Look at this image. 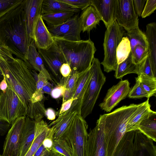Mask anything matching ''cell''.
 I'll return each instance as SVG.
<instances>
[{
  "label": "cell",
  "instance_id": "30",
  "mask_svg": "<svg viewBox=\"0 0 156 156\" xmlns=\"http://www.w3.org/2000/svg\"><path fill=\"white\" fill-rule=\"evenodd\" d=\"M73 12L67 11L41 14L43 20L48 25H58L65 22L75 14Z\"/></svg>",
  "mask_w": 156,
  "mask_h": 156
},
{
  "label": "cell",
  "instance_id": "34",
  "mask_svg": "<svg viewBox=\"0 0 156 156\" xmlns=\"http://www.w3.org/2000/svg\"><path fill=\"white\" fill-rule=\"evenodd\" d=\"M140 82L150 97L156 96V78L151 77L143 73L138 76Z\"/></svg>",
  "mask_w": 156,
  "mask_h": 156
},
{
  "label": "cell",
  "instance_id": "38",
  "mask_svg": "<svg viewBox=\"0 0 156 156\" xmlns=\"http://www.w3.org/2000/svg\"><path fill=\"white\" fill-rule=\"evenodd\" d=\"M134 62L140 64L148 56L147 49L140 45H137L132 53Z\"/></svg>",
  "mask_w": 156,
  "mask_h": 156
},
{
  "label": "cell",
  "instance_id": "40",
  "mask_svg": "<svg viewBox=\"0 0 156 156\" xmlns=\"http://www.w3.org/2000/svg\"><path fill=\"white\" fill-rule=\"evenodd\" d=\"M80 10H83L91 5V0H59Z\"/></svg>",
  "mask_w": 156,
  "mask_h": 156
},
{
  "label": "cell",
  "instance_id": "46",
  "mask_svg": "<svg viewBox=\"0 0 156 156\" xmlns=\"http://www.w3.org/2000/svg\"><path fill=\"white\" fill-rule=\"evenodd\" d=\"M146 1V0H133L134 9L138 16H141Z\"/></svg>",
  "mask_w": 156,
  "mask_h": 156
},
{
  "label": "cell",
  "instance_id": "49",
  "mask_svg": "<svg viewBox=\"0 0 156 156\" xmlns=\"http://www.w3.org/2000/svg\"><path fill=\"white\" fill-rule=\"evenodd\" d=\"M12 54L8 50L0 47V59L8 60L14 58Z\"/></svg>",
  "mask_w": 156,
  "mask_h": 156
},
{
  "label": "cell",
  "instance_id": "22",
  "mask_svg": "<svg viewBox=\"0 0 156 156\" xmlns=\"http://www.w3.org/2000/svg\"><path fill=\"white\" fill-rule=\"evenodd\" d=\"M147 42V50L151 69L156 77V23L147 24L144 34Z\"/></svg>",
  "mask_w": 156,
  "mask_h": 156
},
{
  "label": "cell",
  "instance_id": "32",
  "mask_svg": "<svg viewBox=\"0 0 156 156\" xmlns=\"http://www.w3.org/2000/svg\"><path fill=\"white\" fill-rule=\"evenodd\" d=\"M137 156H156L155 145L146 138H140L138 143Z\"/></svg>",
  "mask_w": 156,
  "mask_h": 156
},
{
  "label": "cell",
  "instance_id": "7",
  "mask_svg": "<svg viewBox=\"0 0 156 156\" xmlns=\"http://www.w3.org/2000/svg\"><path fill=\"white\" fill-rule=\"evenodd\" d=\"M88 125L80 114L74 117L64 138L73 156H85L88 139Z\"/></svg>",
  "mask_w": 156,
  "mask_h": 156
},
{
  "label": "cell",
  "instance_id": "54",
  "mask_svg": "<svg viewBox=\"0 0 156 156\" xmlns=\"http://www.w3.org/2000/svg\"><path fill=\"white\" fill-rule=\"evenodd\" d=\"M48 151L42 144L38 149L33 156H41Z\"/></svg>",
  "mask_w": 156,
  "mask_h": 156
},
{
  "label": "cell",
  "instance_id": "57",
  "mask_svg": "<svg viewBox=\"0 0 156 156\" xmlns=\"http://www.w3.org/2000/svg\"><path fill=\"white\" fill-rule=\"evenodd\" d=\"M57 156H63L62 155L60 154H58L57 155Z\"/></svg>",
  "mask_w": 156,
  "mask_h": 156
},
{
  "label": "cell",
  "instance_id": "43",
  "mask_svg": "<svg viewBox=\"0 0 156 156\" xmlns=\"http://www.w3.org/2000/svg\"><path fill=\"white\" fill-rule=\"evenodd\" d=\"M50 132L44 140L42 144L48 151H51L53 144V133L52 129L50 127Z\"/></svg>",
  "mask_w": 156,
  "mask_h": 156
},
{
  "label": "cell",
  "instance_id": "52",
  "mask_svg": "<svg viewBox=\"0 0 156 156\" xmlns=\"http://www.w3.org/2000/svg\"><path fill=\"white\" fill-rule=\"evenodd\" d=\"M45 115L48 120H52L55 118L56 113L52 108H49L46 109Z\"/></svg>",
  "mask_w": 156,
  "mask_h": 156
},
{
  "label": "cell",
  "instance_id": "11",
  "mask_svg": "<svg viewBox=\"0 0 156 156\" xmlns=\"http://www.w3.org/2000/svg\"><path fill=\"white\" fill-rule=\"evenodd\" d=\"M47 28L53 37L69 41L81 40L80 34L81 31L78 14L74 15L61 24L56 26L48 25Z\"/></svg>",
  "mask_w": 156,
  "mask_h": 156
},
{
  "label": "cell",
  "instance_id": "45",
  "mask_svg": "<svg viewBox=\"0 0 156 156\" xmlns=\"http://www.w3.org/2000/svg\"><path fill=\"white\" fill-rule=\"evenodd\" d=\"M65 90V86L64 85H58L53 88L51 95L54 98H58L61 96H63Z\"/></svg>",
  "mask_w": 156,
  "mask_h": 156
},
{
  "label": "cell",
  "instance_id": "19",
  "mask_svg": "<svg viewBox=\"0 0 156 156\" xmlns=\"http://www.w3.org/2000/svg\"><path fill=\"white\" fill-rule=\"evenodd\" d=\"M91 76L92 72L90 67L80 74L73 97L74 100L68 111L76 112L78 114H80L82 99Z\"/></svg>",
  "mask_w": 156,
  "mask_h": 156
},
{
  "label": "cell",
  "instance_id": "28",
  "mask_svg": "<svg viewBox=\"0 0 156 156\" xmlns=\"http://www.w3.org/2000/svg\"><path fill=\"white\" fill-rule=\"evenodd\" d=\"M137 130L147 138L156 142V112L152 111L139 124Z\"/></svg>",
  "mask_w": 156,
  "mask_h": 156
},
{
  "label": "cell",
  "instance_id": "41",
  "mask_svg": "<svg viewBox=\"0 0 156 156\" xmlns=\"http://www.w3.org/2000/svg\"><path fill=\"white\" fill-rule=\"evenodd\" d=\"M141 73L144 74L151 77H154L148 56L140 64L139 74L138 75Z\"/></svg>",
  "mask_w": 156,
  "mask_h": 156
},
{
  "label": "cell",
  "instance_id": "18",
  "mask_svg": "<svg viewBox=\"0 0 156 156\" xmlns=\"http://www.w3.org/2000/svg\"><path fill=\"white\" fill-rule=\"evenodd\" d=\"M34 41L37 49H46L54 43L53 37L45 25L41 15L34 32Z\"/></svg>",
  "mask_w": 156,
  "mask_h": 156
},
{
  "label": "cell",
  "instance_id": "56",
  "mask_svg": "<svg viewBox=\"0 0 156 156\" xmlns=\"http://www.w3.org/2000/svg\"><path fill=\"white\" fill-rule=\"evenodd\" d=\"M4 79V76L1 69H0V80H2Z\"/></svg>",
  "mask_w": 156,
  "mask_h": 156
},
{
  "label": "cell",
  "instance_id": "31",
  "mask_svg": "<svg viewBox=\"0 0 156 156\" xmlns=\"http://www.w3.org/2000/svg\"><path fill=\"white\" fill-rule=\"evenodd\" d=\"M124 35L128 38L129 40L132 53L137 45H140L147 48L146 37L145 34L140 29L139 27L125 33Z\"/></svg>",
  "mask_w": 156,
  "mask_h": 156
},
{
  "label": "cell",
  "instance_id": "53",
  "mask_svg": "<svg viewBox=\"0 0 156 156\" xmlns=\"http://www.w3.org/2000/svg\"><path fill=\"white\" fill-rule=\"evenodd\" d=\"M53 88L51 84L48 82L43 86L42 88V92L44 94L51 95Z\"/></svg>",
  "mask_w": 156,
  "mask_h": 156
},
{
  "label": "cell",
  "instance_id": "58",
  "mask_svg": "<svg viewBox=\"0 0 156 156\" xmlns=\"http://www.w3.org/2000/svg\"><path fill=\"white\" fill-rule=\"evenodd\" d=\"M1 92H2V91L1 90V89H0V95L1 94Z\"/></svg>",
  "mask_w": 156,
  "mask_h": 156
},
{
  "label": "cell",
  "instance_id": "35",
  "mask_svg": "<svg viewBox=\"0 0 156 156\" xmlns=\"http://www.w3.org/2000/svg\"><path fill=\"white\" fill-rule=\"evenodd\" d=\"M51 151L63 156H73L70 147L64 139L54 140Z\"/></svg>",
  "mask_w": 156,
  "mask_h": 156
},
{
  "label": "cell",
  "instance_id": "3",
  "mask_svg": "<svg viewBox=\"0 0 156 156\" xmlns=\"http://www.w3.org/2000/svg\"><path fill=\"white\" fill-rule=\"evenodd\" d=\"M139 105L123 106L111 113L100 115L98 120L103 128L105 156H114L119 142L126 133L128 122Z\"/></svg>",
  "mask_w": 156,
  "mask_h": 156
},
{
  "label": "cell",
  "instance_id": "16",
  "mask_svg": "<svg viewBox=\"0 0 156 156\" xmlns=\"http://www.w3.org/2000/svg\"><path fill=\"white\" fill-rule=\"evenodd\" d=\"M117 0H91L93 6L107 28L115 20Z\"/></svg>",
  "mask_w": 156,
  "mask_h": 156
},
{
  "label": "cell",
  "instance_id": "59",
  "mask_svg": "<svg viewBox=\"0 0 156 156\" xmlns=\"http://www.w3.org/2000/svg\"><path fill=\"white\" fill-rule=\"evenodd\" d=\"M0 156H2V155L0 154Z\"/></svg>",
  "mask_w": 156,
  "mask_h": 156
},
{
  "label": "cell",
  "instance_id": "25",
  "mask_svg": "<svg viewBox=\"0 0 156 156\" xmlns=\"http://www.w3.org/2000/svg\"><path fill=\"white\" fill-rule=\"evenodd\" d=\"M135 130L126 132L119 142L114 156H137V149L134 145Z\"/></svg>",
  "mask_w": 156,
  "mask_h": 156
},
{
  "label": "cell",
  "instance_id": "42",
  "mask_svg": "<svg viewBox=\"0 0 156 156\" xmlns=\"http://www.w3.org/2000/svg\"><path fill=\"white\" fill-rule=\"evenodd\" d=\"M142 13V18H145L153 13L156 9V0H147Z\"/></svg>",
  "mask_w": 156,
  "mask_h": 156
},
{
  "label": "cell",
  "instance_id": "47",
  "mask_svg": "<svg viewBox=\"0 0 156 156\" xmlns=\"http://www.w3.org/2000/svg\"><path fill=\"white\" fill-rule=\"evenodd\" d=\"M74 100L73 97L62 103L59 110L56 113V115L59 116L64 112L68 111L71 108L72 104Z\"/></svg>",
  "mask_w": 156,
  "mask_h": 156
},
{
  "label": "cell",
  "instance_id": "20",
  "mask_svg": "<svg viewBox=\"0 0 156 156\" xmlns=\"http://www.w3.org/2000/svg\"><path fill=\"white\" fill-rule=\"evenodd\" d=\"M36 122L26 116L21 135L19 156H24L35 137Z\"/></svg>",
  "mask_w": 156,
  "mask_h": 156
},
{
  "label": "cell",
  "instance_id": "26",
  "mask_svg": "<svg viewBox=\"0 0 156 156\" xmlns=\"http://www.w3.org/2000/svg\"><path fill=\"white\" fill-rule=\"evenodd\" d=\"M50 130V127L43 119L36 122L35 137L32 145L24 156H34L49 134Z\"/></svg>",
  "mask_w": 156,
  "mask_h": 156
},
{
  "label": "cell",
  "instance_id": "50",
  "mask_svg": "<svg viewBox=\"0 0 156 156\" xmlns=\"http://www.w3.org/2000/svg\"><path fill=\"white\" fill-rule=\"evenodd\" d=\"M44 98L43 92L35 91L32 96L31 101L32 103H34L44 100Z\"/></svg>",
  "mask_w": 156,
  "mask_h": 156
},
{
  "label": "cell",
  "instance_id": "5",
  "mask_svg": "<svg viewBox=\"0 0 156 156\" xmlns=\"http://www.w3.org/2000/svg\"><path fill=\"white\" fill-rule=\"evenodd\" d=\"M90 68L92 76L82 98L80 112L84 119L92 112L106 78L98 58H94Z\"/></svg>",
  "mask_w": 156,
  "mask_h": 156
},
{
  "label": "cell",
  "instance_id": "55",
  "mask_svg": "<svg viewBox=\"0 0 156 156\" xmlns=\"http://www.w3.org/2000/svg\"><path fill=\"white\" fill-rule=\"evenodd\" d=\"M7 84L4 77L3 80L0 82V89L2 91L5 90L7 87Z\"/></svg>",
  "mask_w": 156,
  "mask_h": 156
},
{
  "label": "cell",
  "instance_id": "8",
  "mask_svg": "<svg viewBox=\"0 0 156 156\" xmlns=\"http://www.w3.org/2000/svg\"><path fill=\"white\" fill-rule=\"evenodd\" d=\"M27 110L17 95L8 86L0 95V120L12 125L18 118L27 115Z\"/></svg>",
  "mask_w": 156,
  "mask_h": 156
},
{
  "label": "cell",
  "instance_id": "36",
  "mask_svg": "<svg viewBox=\"0 0 156 156\" xmlns=\"http://www.w3.org/2000/svg\"><path fill=\"white\" fill-rule=\"evenodd\" d=\"M136 83L128 94L130 98H140L146 97L149 98L150 96L143 88L138 77L135 78Z\"/></svg>",
  "mask_w": 156,
  "mask_h": 156
},
{
  "label": "cell",
  "instance_id": "15",
  "mask_svg": "<svg viewBox=\"0 0 156 156\" xmlns=\"http://www.w3.org/2000/svg\"><path fill=\"white\" fill-rule=\"evenodd\" d=\"M43 0H25L24 10L26 25L30 43L34 41V32L37 21L41 15Z\"/></svg>",
  "mask_w": 156,
  "mask_h": 156
},
{
  "label": "cell",
  "instance_id": "27",
  "mask_svg": "<svg viewBox=\"0 0 156 156\" xmlns=\"http://www.w3.org/2000/svg\"><path fill=\"white\" fill-rule=\"evenodd\" d=\"M80 10L59 0H43L41 5V14L63 12H79Z\"/></svg>",
  "mask_w": 156,
  "mask_h": 156
},
{
  "label": "cell",
  "instance_id": "33",
  "mask_svg": "<svg viewBox=\"0 0 156 156\" xmlns=\"http://www.w3.org/2000/svg\"><path fill=\"white\" fill-rule=\"evenodd\" d=\"M131 51V46L128 38L127 37H123L116 51V57L118 65L128 57Z\"/></svg>",
  "mask_w": 156,
  "mask_h": 156
},
{
  "label": "cell",
  "instance_id": "24",
  "mask_svg": "<svg viewBox=\"0 0 156 156\" xmlns=\"http://www.w3.org/2000/svg\"><path fill=\"white\" fill-rule=\"evenodd\" d=\"M149 98L139 104L127 123L126 132L137 130L140 122L152 111L149 103Z\"/></svg>",
  "mask_w": 156,
  "mask_h": 156
},
{
  "label": "cell",
  "instance_id": "17",
  "mask_svg": "<svg viewBox=\"0 0 156 156\" xmlns=\"http://www.w3.org/2000/svg\"><path fill=\"white\" fill-rule=\"evenodd\" d=\"M77 114L76 112L66 111L58 116L56 119L48 125L52 129L53 140L64 138Z\"/></svg>",
  "mask_w": 156,
  "mask_h": 156
},
{
  "label": "cell",
  "instance_id": "12",
  "mask_svg": "<svg viewBox=\"0 0 156 156\" xmlns=\"http://www.w3.org/2000/svg\"><path fill=\"white\" fill-rule=\"evenodd\" d=\"M26 117L17 118L12 124L4 142L2 156H19L21 135Z\"/></svg>",
  "mask_w": 156,
  "mask_h": 156
},
{
  "label": "cell",
  "instance_id": "14",
  "mask_svg": "<svg viewBox=\"0 0 156 156\" xmlns=\"http://www.w3.org/2000/svg\"><path fill=\"white\" fill-rule=\"evenodd\" d=\"M85 156H105L103 128L98 120L96 126L88 133Z\"/></svg>",
  "mask_w": 156,
  "mask_h": 156
},
{
  "label": "cell",
  "instance_id": "39",
  "mask_svg": "<svg viewBox=\"0 0 156 156\" xmlns=\"http://www.w3.org/2000/svg\"><path fill=\"white\" fill-rule=\"evenodd\" d=\"M22 0H0V18Z\"/></svg>",
  "mask_w": 156,
  "mask_h": 156
},
{
  "label": "cell",
  "instance_id": "48",
  "mask_svg": "<svg viewBox=\"0 0 156 156\" xmlns=\"http://www.w3.org/2000/svg\"><path fill=\"white\" fill-rule=\"evenodd\" d=\"M72 69L69 65L67 63H64L60 68L61 74L64 78L68 76L70 74Z\"/></svg>",
  "mask_w": 156,
  "mask_h": 156
},
{
  "label": "cell",
  "instance_id": "23",
  "mask_svg": "<svg viewBox=\"0 0 156 156\" xmlns=\"http://www.w3.org/2000/svg\"><path fill=\"white\" fill-rule=\"evenodd\" d=\"M79 20L81 31L89 32L99 24L101 19L94 7L90 5L83 10Z\"/></svg>",
  "mask_w": 156,
  "mask_h": 156
},
{
  "label": "cell",
  "instance_id": "51",
  "mask_svg": "<svg viewBox=\"0 0 156 156\" xmlns=\"http://www.w3.org/2000/svg\"><path fill=\"white\" fill-rule=\"evenodd\" d=\"M11 125L7 122L0 120V136L4 135L10 129Z\"/></svg>",
  "mask_w": 156,
  "mask_h": 156
},
{
  "label": "cell",
  "instance_id": "29",
  "mask_svg": "<svg viewBox=\"0 0 156 156\" xmlns=\"http://www.w3.org/2000/svg\"><path fill=\"white\" fill-rule=\"evenodd\" d=\"M139 64H135L133 61V55L130 52L128 57L118 64L115 71L114 76L116 79H122L125 75L134 73L139 74Z\"/></svg>",
  "mask_w": 156,
  "mask_h": 156
},
{
  "label": "cell",
  "instance_id": "44",
  "mask_svg": "<svg viewBox=\"0 0 156 156\" xmlns=\"http://www.w3.org/2000/svg\"><path fill=\"white\" fill-rule=\"evenodd\" d=\"M48 82L47 78L41 72L37 74V80L36 81V88L35 91L42 92L43 86Z\"/></svg>",
  "mask_w": 156,
  "mask_h": 156
},
{
  "label": "cell",
  "instance_id": "10",
  "mask_svg": "<svg viewBox=\"0 0 156 156\" xmlns=\"http://www.w3.org/2000/svg\"><path fill=\"white\" fill-rule=\"evenodd\" d=\"M115 19L118 24L127 32L139 27L138 16L133 0H117Z\"/></svg>",
  "mask_w": 156,
  "mask_h": 156
},
{
  "label": "cell",
  "instance_id": "6",
  "mask_svg": "<svg viewBox=\"0 0 156 156\" xmlns=\"http://www.w3.org/2000/svg\"><path fill=\"white\" fill-rule=\"evenodd\" d=\"M124 29L116 20L113 21L107 28L103 44L104 57L101 64L104 71L107 73L115 71L118 64L116 57L117 47L124 35Z\"/></svg>",
  "mask_w": 156,
  "mask_h": 156
},
{
  "label": "cell",
  "instance_id": "9",
  "mask_svg": "<svg viewBox=\"0 0 156 156\" xmlns=\"http://www.w3.org/2000/svg\"><path fill=\"white\" fill-rule=\"evenodd\" d=\"M45 68L55 87L63 84L64 78L60 73V68L65 63L64 58L57 44H53L46 49H38Z\"/></svg>",
  "mask_w": 156,
  "mask_h": 156
},
{
  "label": "cell",
  "instance_id": "21",
  "mask_svg": "<svg viewBox=\"0 0 156 156\" xmlns=\"http://www.w3.org/2000/svg\"><path fill=\"white\" fill-rule=\"evenodd\" d=\"M33 70L41 72L46 76L48 81L54 84L48 71L46 69L43 60L37 50L34 41L30 44L27 52V60L24 61Z\"/></svg>",
  "mask_w": 156,
  "mask_h": 156
},
{
  "label": "cell",
  "instance_id": "4",
  "mask_svg": "<svg viewBox=\"0 0 156 156\" xmlns=\"http://www.w3.org/2000/svg\"><path fill=\"white\" fill-rule=\"evenodd\" d=\"M64 58L72 71L82 73L90 67L96 51L93 42L90 39L69 41L53 37Z\"/></svg>",
  "mask_w": 156,
  "mask_h": 156
},
{
  "label": "cell",
  "instance_id": "37",
  "mask_svg": "<svg viewBox=\"0 0 156 156\" xmlns=\"http://www.w3.org/2000/svg\"><path fill=\"white\" fill-rule=\"evenodd\" d=\"M81 73L72 71L68 76L64 78L63 84L65 86L66 90L74 95L77 82Z\"/></svg>",
  "mask_w": 156,
  "mask_h": 156
},
{
  "label": "cell",
  "instance_id": "13",
  "mask_svg": "<svg viewBox=\"0 0 156 156\" xmlns=\"http://www.w3.org/2000/svg\"><path fill=\"white\" fill-rule=\"evenodd\" d=\"M130 89L128 80L120 81L108 90L99 106L105 112H110L121 101L125 99Z\"/></svg>",
  "mask_w": 156,
  "mask_h": 156
},
{
  "label": "cell",
  "instance_id": "1",
  "mask_svg": "<svg viewBox=\"0 0 156 156\" xmlns=\"http://www.w3.org/2000/svg\"><path fill=\"white\" fill-rule=\"evenodd\" d=\"M25 0L0 18V47L8 50L24 61L30 43L24 10Z\"/></svg>",
  "mask_w": 156,
  "mask_h": 156
},
{
  "label": "cell",
  "instance_id": "2",
  "mask_svg": "<svg viewBox=\"0 0 156 156\" xmlns=\"http://www.w3.org/2000/svg\"><path fill=\"white\" fill-rule=\"evenodd\" d=\"M0 69L8 87L19 97L27 110V115L35 107L31 99L36 90V81L31 69L23 60L18 58L8 60L0 59Z\"/></svg>",
  "mask_w": 156,
  "mask_h": 156
}]
</instances>
